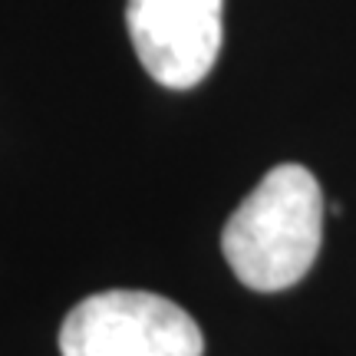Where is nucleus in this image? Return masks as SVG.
I'll use <instances>...</instances> for the list:
<instances>
[{
  "mask_svg": "<svg viewBox=\"0 0 356 356\" xmlns=\"http://www.w3.org/2000/svg\"><path fill=\"white\" fill-rule=\"evenodd\" d=\"M323 241V191L304 165H274L221 231L234 277L251 291L293 287Z\"/></svg>",
  "mask_w": 356,
  "mask_h": 356,
  "instance_id": "1",
  "label": "nucleus"
},
{
  "mask_svg": "<svg viewBox=\"0 0 356 356\" xmlns=\"http://www.w3.org/2000/svg\"><path fill=\"white\" fill-rule=\"evenodd\" d=\"M63 356H202L204 337L168 297L102 291L79 300L60 327Z\"/></svg>",
  "mask_w": 356,
  "mask_h": 356,
  "instance_id": "2",
  "label": "nucleus"
},
{
  "mask_svg": "<svg viewBox=\"0 0 356 356\" xmlns=\"http://www.w3.org/2000/svg\"><path fill=\"white\" fill-rule=\"evenodd\" d=\"M126 26L159 86L191 89L211 73L221 50V0H129Z\"/></svg>",
  "mask_w": 356,
  "mask_h": 356,
  "instance_id": "3",
  "label": "nucleus"
}]
</instances>
